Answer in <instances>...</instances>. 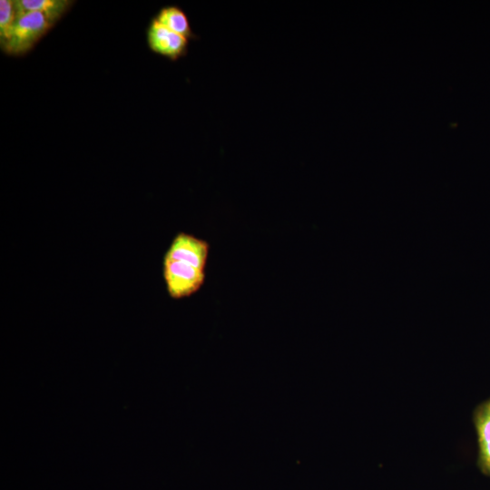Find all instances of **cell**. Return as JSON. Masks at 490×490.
I'll use <instances>...</instances> for the list:
<instances>
[{
	"label": "cell",
	"instance_id": "cell-8",
	"mask_svg": "<svg viewBox=\"0 0 490 490\" xmlns=\"http://www.w3.org/2000/svg\"><path fill=\"white\" fill-rule=\"evenodd\" d=\"M17 18L14 0L0 1V46L6 43Z\"/></svg>",
	"mask_w": 490,
	"mask_h": 490
},
{
	"label": "cell",
	"instance_id": "cell-1",
	"mask_svg": "<svg viewBox=\"0 0 490 490\" xmlns=\"http://www.w3.org/2000/svg\"><path fill=\"white\" fill-rule=\"evenodd\" d=\"M55 21L39 12H25L17 15L10 35L1 47L8 55L20 56L31 51L52 29Z\"/></svg>",
	"mask_w": 490,
	"mask_h": 490
},
{
	"label": "cell",
	"instance_id": "cell-7",
	"mask_svg": "<svg viewBox=\"0 0 490 490\" xmlns=\"http://www.w3.org/2000/svg\"><path fill=\"white\" fill-rule=\"evenodd\" d=\"M153 18L164 27L188 39H195L197 37L191 27L187 15L178 5H170L162 6Z\"/></svg>",
	"mask_w": 490,
	"mask_h": 490
},
{
	"label": "cell",
	"instance_id": "cell-6",
	"mask_svg": "<svg viewBox=\"0 0 490 490\" xmlns=\"http://www.w3.org/2000/svg\"><path fill=\"white\" fill-rule=\"evenodd\" d=\"M18 14L39 12L57 22L74 3L71 0H14Z\"/></svg>",
	"mask_w": 490,
	"mask_h": 490
},
{
	"label": "cell",
	"instance_id": "cell-4",
	"mask_svg": "<svg viewBox=\"0 0 490 490\" xmlns=\"http://www.w3.org/2000/svg\"><path fill=\"white\" fill-rule=\"evenodd\" d=\"M210 244L205 240L181 231L172 239L163 258L181 261L198 269L205 270L209 258Z\"/></svg>",
	"mask_w": 490,
	"mask_h": 490
},
{
	"label": "cell",
	"instance_id": "cell-3",
	"mask_svg": "<svg viewBox=\"0 0 490 490\" xmlns=\"http://www.w3.org/2000/svg\"><path fill=\"white\" fill-rule=\"evenodd\" d=\"M146 41L150 50L171 61L185 56L189 39L169 30L152 18L146 30Z\"/></svg>",
	"mask_w": 490,
	"mask_h": 490
},
{
	"label": "cell",
	"instance_id": "cell-5",
	"mask_svg": "<svg viewBox=\"0 0 490 490\" xmlns=\"http://www.w3.org/2000/svg\"><path fill=\"white\" fill-rule=\"evenodd\" d=\"M473 420L477 436L478 465L490 475V398L475 407Z\"/></svg>",
	"mask_w": 490,
	"mask_h": 490
},
{
	"label": "cell",
	"instance_id": "cell-2",
	"mask_svg": "<svg viewBox=\"0 0 490 490\" xmlns=\"http://www.w3.org/2000/svg\"><path fill=\"white\" fill-rule=\"evenodd\" d=\"M162 277L169 297L181 299L201 289L205 281V270L163 258Z\"/></svg>",
	"mask_w": 490,
	"mask_h": 490
}]
</instances>
